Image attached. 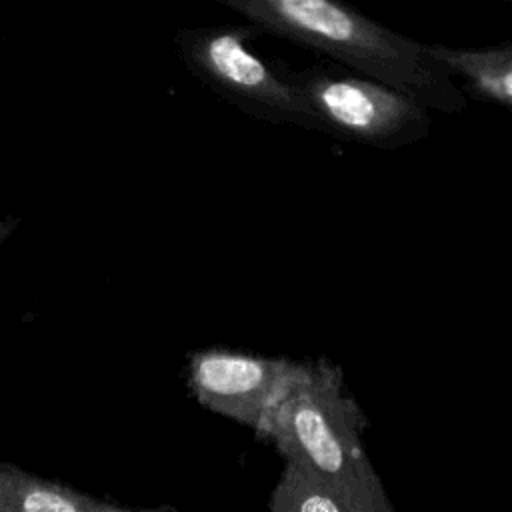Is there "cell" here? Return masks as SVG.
Here are the masks:
<instances>
[{"label":"cell","instance_id":"6da1fadb","mask_svg":"<svg viewBox=\"0 0 512 512\" xmlns=\"http://www.w3.org/2000/svg\"><path fill=\"white\" fill-rule=\"evenodd\" d=\"M258 32L328 56L336 66L382 82L428 110L460 112L466 98L430 46L402 36L336 0H220Z\"/></svg>","mask_w":512,"mask_h":512},{"label":"cell","instance_id":"7a4b0ae2","mask_svg":"<svg viewBox=\"0 0 512 512\" xmlns=\"http://www.w3.org/2000/svg\"><path fill=\"white\" fill-rule=\"evenodd\" d=\"M364 424L340 366L318 358L296 362L264 438L276 444L284 462L308 470L352 512H394L364 452Z\"/></svg>","mask_w":512,"mask_h":512},{"label":"cell","instance_id":"3957f363","mask_svg":"<svg viewBox=\"0 0 512 512\" xmlns=\"http://www.w3.org/2000/svg\"><path fill=\"white\" fill-rule=\"evenodd\" d=\"M258 30L250 24L182 28L176 50L184 66L214 94L244 114L304 130L322 132L320 122L286 66L266 62L250 40Z\"/></svg>","mask_w":512,"mask_h":512},{"label":"cell","instance_id":"277c9868","mask_svg":"<svg viewBox=\"0 0 512 512\" xmlns=\"http://www.w3.org/2000/svg\"><path fill=\"white\" fill-rule=\"evenodd\" d=\"M322 132L370 148H402L428 134V108L414 98L340 66L288 70Z\"/></svg>","mask_w":512,"mask_h":512},{"label":"cell","instance_id":"5b68a950","mask_svg":"<svg viewBox=\"0 0 512 512\" xmlns=\"http://www.w3.org/2000/svg\"><path fill=\"white\" fill-rule=\"evenodd\" d=\"M296 362L232 348H202L186 358V386L206 410L252 428L264 438Z\"/></svg>","mask_w":512,"mask_h":512},{"label":"cell","instance_id":"8992f818","mask_svg":"<svg viewBox=\"0 0 512 512\" xmlns=\"http://www.w3.org/2000/svg\"><path fill=\"white\" fill-rule=\"evenodd\" d=\"M430 54L452 76H462L476 98L512 110V44L486 50L430 46Z\"/></svg>","mask_w":512,"mask_h":512},{"label":"cell","instance_id":"52a82bcc","mask_svg":"<svg viewBox=\"0 0 512 512\" xmlns=\"http://www.w3.org/2000/svg\"><path fill=\"white\" fill-rule=\"evenodd\" d=\"M0 512H88L86 496L32 476L14 466H0Z\"/></svg>","mask_w":512,"mask_h":512},{"label":"cell","instance_id":"ba28073f","mask_svg":"<svg viewBox=\"0 0 512 512\" xmlns=\"http://www.w3.org/2000/svg\"><path fill=\"white\" fill-rule=\"evenodd\" d=\"M270 512H352L324 482L294 462H284Z\"/></svg>","mask_w":512,"mask_h":512},{"label":"cell","instance_id":"9c48e42d","mask_svg":"<svg viewBox=\"0 0 512 512\" xmlns=\"http://www.w3.org/2000/svg\"><path fill=\"white\" fill-rule=\"evenodd\" d=\"M86 508H88V512H126V510H120L112 504H104V502H98V500L88 498V496H86Z\"/></svg>","mask_w":512,"mask_h":512}]
</instances>
